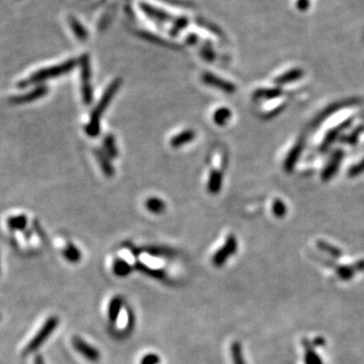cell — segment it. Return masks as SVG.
<instances>
[{
	"label": "cell",
	"instance_id": "1",
	"mask_svg": "<svg viewBox=\"0 0 364 364\" xmlns=\"http://www.w3.org/2000/svg\"><path fill=\"white\" fill-rule=\"evenodd\" d=\"M121 83L122 82H121V79L114 80L108 85L106 90L104 91L102 97L100 98V100L97 103V105L95 106V108L92 111L89 122L87 123V125L85 128L86 134L91 138L97 137L99 135V133H100V121H101L102 115L106 111V108L108 107V105L112 102V100L114 99L115 95L118 93V91L121 87Z\"/></svg>",
	"mask_w": 364,
	"mask_h": 364
},
{
	"label": "cell",
	"instance_id": "2",
	"mask_svg": "<svg viewBox=\"0 0 364 364\" xmlns=\"http://www.w3.org/2000/svg\"><path fill=\"white\" fill-rule=\"evenodd\" d=\"M76 64H77L76 61L69 60L62 63L60 65L44 68L42 70L37 71L34 74H32L31 76H30L27 80H23L20 83V86L21 87H27L29 85L41 83V82H43L45 80H48V79L60 77L62 75H65L68 72H70L72 69H74Z\"/></svg>",
	"mask_w": 364,
	"mask_h": 364
},
{
	"label": "cell",
	"instance_id": "3",
	"mask_svg": "<svg viewBox=\"0 0 364 364\" xmlns=\"http://www.w3.org/2000/svg\"><path fill=\"white\" fill-rule=\"evenodd\" d=\"M58 325H59V319L55 316L50 317L45 322V324L40 329V331L35 334V336L29 342L24 353L26 355H28L32 352H35L47 341V339L53 334L55 329L58 327Z\"/></svg>",
	"mask_w": 364,
	"mask_h": 364
},
{
	"label": "cell",
	"instance_id": "4",
	"mask_svg": "<svg viewBox=\"0 0 364 364\" xmlns=\"http://www.w3.org/2000/svg\"><path fill=\"white\" fill-rule=\"evenodd\" d=\"M81 91L84 103L90 104L93 99V90L91 84L90 61L86 55L81 59Z\"/></svg>",
	"mask_w": 364,
	"mask_h": 364
},
{
	"label": "cell",
	"instance_id": "5",
	"mask_svg": "<svg viewBox=\"0 0 364 364\" xmlns=\"http://www.w3.org/2000/svg\"><path fill=\"white\" fill-rule=\"evenodd\" d=\"M237 248H238V242H237L236 237L233 235H230L227 238L224 246L220 250H217L215 252V254L213 255V257H212L213 265L216 267H221L222 265H224L227 262V260L233 254L236 253Z\"/></svg>",
	"mask_w": 364,
	"mask_h": 364
},
{
	"label": "cell",
	"instance_id": "6",
	"mask_svg": "<svg viewBox=\"0 0 364 364\" xmlns=\"http://www.w3.org/2000/svg\"><path fill=\"white\" fill-rule=\"evenodd\" d=\"M72 344L77 352H79L83 357H85L87 360L96 362L100 359V353L99 351L93 347L87 342H85L82 338L80 337H74L72 339Z\"/></svg>",
	"mask_w": 364,
	"mask_h": 364
},
{
	"label": "cell",
	"instance_id": "7",
	"mask_svg": "<svg viewBox=\"0 0 364 364\" xmlns=\"http://www.w3.org/2000/svg\"><path fill=\"white\" fill-rule=\"evenodd\" d=\"M202 79L205 84H207L211 87H214L216 89L224 91L226 93H234L236 91V87L234 84L217 77L216 75L210 73V72L204 73V75L202 76Z\"/></svg>",
	"mask_w": 364,
	"mask_h": 364
},
{
	"label": "cell",
	"instance_id": "8",
	"mask_svg": "<svg viewBox=\"0 0 364 364\" xmlns=\"http://www.w3.org/2000/svg\"><path fill=\"white\" fill-rule=\"evenodd\" d=\"M47 92H48L47 86L41 85V86H38L37 88H34L33 90L29 91L26 94H22V95H19V96H13L12 98H10V102L13 103V104L29 103V102L42 98L43 96H45L47 94Z\"/></svg>",
	"mask_w": 364,
	"mask_h": 364
},
{
	"label": "cell",
	"instance_id": "9",
	"mask_svg": "<svg viewBox=\"0 0 364 364\" xmlns=\"http://www.w3.org/2000/svg\"><path fill=\"white\" fill-rule=\"evenodd\" d=\"M94 154H95V157L99 163V166H100L102 172L108 177L113 176L115 174V168H114L113 164L110 162V157L105 154V152L96 150L94 152Z\"/></svg>",
	"mask_w": 364,
	"mask_h": 364
},
{
	"label": "cell",
	"instance_id": "10",
	"mask_svg": "<svg viewBox=\"0 0 364 364\" xmlns=\"http://www.w3.org/2000/svg\"><path fill=\"white\" fill-rule=\"evenodd\" d=\"M195 137V133L191 130H185L181 132L180 134L174 136L171 141L170 144L173 148H180L183 145L190 143Z\"/></svg>",
	"mask_w": 364,
	"mask_h": 364
},
{
	"label": "cell",
	"instance_id": "11",
	"mask_svg": "<svg viewBox=\"0 0 364 364\" xmlns=\"http://www.w3.org/2000/svg\"><path fill=\"white\" fill-rule=\"evenodd\" d=\"M223 185V173L220 170H212L208 181V190L212 194L220 192Z\"/></svg>",
	"mask_w": 364,
	"mask_h": 364
},
{
	"label": "cell",
	"instance_id": "12",
	"mask_svg": "<svg viewBox=\"0 0 364 364\" xmlns=\"http://www.w3.org/2000/svg\"><path fill=\"white\" fill-rule=\"evenodd\" d=\"M121 307H122V299L121 297L117 296V297L113 298L111 303L108 304V312H107L108 320L111 323L115 324L118 321Z\"/></svg>",
	"mask_w": 364,
	"mask_h": 364
},
{
	"label": "cell",
	"instance_id": "13",
	"mask_svg": "<svg viewBox=\"0 0 364 364\" xmlns=\"http://www.w3.org/2000/svg\"><path fill=\"white\" fill-rule=\"evenodd\" d=\"M28 217L25 214H19L10 216L7 220V226L10 230L13 231H22L27 228Z\"/></svg>",
	"mask_w": 364,
	"mask_h": 364
},
{
	"label": "cell",
	"instance_id": "14",
	"mask_svg": "<svg viewBox=\"0 0 364 364\" xmlns=\"http://www.w3.org/2000/svg\"><path fill=\"white\" fill-rule=\"evenodd\" d=\"M103 151L110 158H117L119 155V150L116 144L115 137L112 135H107L103 139Z\"/></svg>",
	"mask_w": 364,
	"mask_h": 364
},
{
	"label": "cell",
	"instance_id": "15",
	"mask_svg": "<svg viewBox=\"0 0 364 364\" xmlns=\"http://www.w3.org/2000/svg\"><path fill=\"white\" fill-rule=\"evenodd\" d=\"M113 271L119 277H125L133 271V267L126 261L118 258L114 262Z\"/></svg>",
	"mask_w": 364,
	"mask_h": 364
},
{
	"label": "cell",
	"instance_id": "16",
	"mask_svg": "<svg viewBox=\"0 0 364 364\" xmlns=\"http://www.w3.org/2000/svg\"><path fill=\"white\" fill-rule=\"evenodd\" d=\"M341 158H342V152H336L333 158H332V160L330 161V164L327 166L326 170L323 173V179L328 180L331 176H333L334 174L336 173L338 167H339Z\"/></svg>",
	"mask_w": 364,
	"mask_h": 364
},
{
	"label": "cell",
	"instance_id": "17",
	"mask_svg": "<svg viewBox=\"0 0 364 364\" xmlns=\"http://www.w3.org/2000/svg\"><path fill=\"white\" fill-rule=\"evenodd\" d=\"M63 256L65 259L71 263H77L81 259V253L76 246L73 244H68L63 251Z\"/></svg>",
	"mask_w": 364,
	"mask_h": 364
},
{
	"label": "cell",
	"instance_id": "18",
	"mask_svg": "<svg viewBox=\"0 0 364 364\" xmlns=\"http://www.w3.org/2000/svg\"><path fill=\"white\" fill-rule=\"evenodd\" d=\"M146 208L149 212L155 214H159L165 211L166 209V205L165 203L158 198V197H150L147 202H146Z\"/></svg>",
	"mask_w": 364,
	"mask_h": 364
},
{
	"label": "cell",
	"instance_id": "19",
	"mask_svg": "<svg viewBox=\"0 0 364 364\" xmlns=\"http://www.w3.org/2000/svg\"><path fill=\"white\" fill-rule=\"evenodd\" d=\"M144 252L156 257H171L174 252L168 248L158 247V246H148L144 248Z\"/></svg>",
	"mask_w": 364,
	"mask_h": 364
},
{
	"label": "cell",
	"instance_id": "20",
	"mask_svg": "<svg viewBox=\"0 0 364 364\" xmlns=\"http://www.w3.org/2000/svg\"><path fill=\"white\" fill-rule=\"evenodd\" d=\"M231 355L234 364H246L243 354L242 346L240 342H233L231 345Z\"/></svg>",
	"mask_w": 364,
	"mask_h": 364
},
{
	"label": "cell",
	"instance_id": "21",
	"mask_svg": "<svg viewBox=\"0 0 364 364\" xmlns=\"http://www.w3.org/2000/svg\"><path fill=\"white\" fill-rule=\"evenodd\" d=\"M231 117H232L231 111L229 108L222 107V108H219L217 111H215V113L213 115V121L217 125H225L231 119Z\"/></svg>",
	"mask_w": 364,
	"mask_h": 364
},
{
	"label": "cell",
	"instance_id": "22",
	"mask_svg": "<svg viewBox=\"0 0 364 364\" xmlns=\"http://www.w3.org/2000/svg\"><path fill=\"white\" fill-rule=\"evenodd\" d=\"M303 74V71L300 70V69H294V70H290L289 72L281 75L280 77H278L276 79V83L278 84H285V83H288V82H292L294 80H297L298 78H300Z\"/></svg>",
	"mask_w": 364,
	"mask_h": 364
},
{
	"label": "cell",
	"instance_id": "23",
	"mask_svg": "<svg viewBox=\"0 0 364 364\" xmlns=\"http://www.w3.org/2000/svg\"><path fill=\"white\" fill-rule=\"evenodd\" d=\"M136 268L138 270H140L141 272L146 273L147 275H150V276H153L155 278H163L165 276V273L162 270H159V269H152L149 266H146L144 265L143 263H137L136 264Z\"/></svg>",
	"mask_w": 364,
	"mask_h": 364
},
{
	"label": "cell",
	"instance_id": "24",
	"mask_svg": "<svg viewBox=\"0 0 364 364\" xmlns=\"http://www.w3.org/2000/svg\"><path fill=\"white\" fill-rule=\"evenodd\" d=\"M303 148V144L300 143L298 145H296V147L294 148V150L290 152V155L288 156V158L286 159V163H285V168L287 170H289L290 168H293V166L296 164V161L300 155V153L302 151Z\"/></svg>",
	"mask_w": 364,
	"mask_h": 364
},
{
	"label": "cell",
	"instance_id": "25",
	"mask_svg": "<svg viewBox=\"0 0 364 364\" xmlns=\"http://www.w3.org/2000/svg\"><path fill=\"white\" fill-rule=\"evenodd\" d=\"M336 272L343 280H349L354 276L355 269L351 266H336Z\"/></svg>",
	"mask_w": 364,
	"mask_h": 364
},
{
	"label": "cell",
	"instance_id": "26",
	"mask_svg": "<svg viewBox=\"0 0 364 364\" xmlns=\"http://www.w3.org/2000/svg\"><path fill=\"white\" fill-rule=\"evenodd\" d=\"M70 24H71V27H72V29L74 30V32H75V34H76V37H77L78 39H80V40H85V39L87 38V32H86V30H85V29H84L77 21L71 20Z\"/></svg>",
	"mask_w": 364,
	"mask_h": 364
},
{
	"label": "cell",
	"instance_id": "27",
	"mask_svg": "<svg viewBox=\"0 0 364 364\" xmlns=\"http://www.w3.org/2000/svg\"><path fill=\"white\" fill-rule=\"evenodd\" d=\"M318 246H319L320 249H322V250L328 252L329 254H331L335 258H338V257H340V256L342 255L341 250L335 248L332 245H329V244H327L326 242H319L318 243Z\"/></svg>",
	"mask_w": 364,
	"mask_h": 364
},
{
	"label": "cell",
	"instance_id": "28",
	"mask_svg": "<svg viewBox=\"0 0 364 364\" xmlns=\"http://www.w3.org/2000/svg\"><path fill=\"white\" fill-rule=\"evenodd\" d=\"M160 361H161V359L157 354L149 353L142 358L141 364H159Z\"/></svg>",
	"mask_w": 364,
	"mask_h": 364
},
{
	"label": "cell",
	"instance_id": "29",
	"mask_svg": "<svg viewBox=\"0 0 364 364\" xmlns=\"http://www.w3.org/2000/svg\"><path fill=\"white\" fill-rule=\"evenodd\" d=\"M273 212L277 215V216H281L285 213V207L284 205L280 202V201H276V203H274L273 206Z\"/></svg>",
	"mask_w": 364,
	"mask_h": 364
},
{
	"label": "cell",
	"instance_id": "30",
	"mask_svg": "<svg viewBox=\"0 0 364 364\" xmlns=\"http://www.w3.org/2000/svg\"><path fill=\"white\" fill-rule=\"evenodd\" d=\"M363 171L364 160L363 161H361L359 164H357V165H355V166H353V167L351 168V170H350V172H349V175H350V176H355V175L360 174V173L363 172Z\"/></svg>",
	"mask_w": 364,
	"mask_h": 364
},
{
	"label": "cell",
	"instance_id": "31",
	"mask_svg": "<svg viewBox=\"0 0 364 364\" xmlns=\"http://www.w3.org/2000/svg\"><path fill=\"white\" fill-rule=\"evenodd\" d=\"M296 6L300 11H306L310 7V0H297Z\"/></svg>",
	"mask_w": 364,
	"mask_h": 364
},
{
	"label": "cell",
	"instance_id": "32",
	"mask_svg": "<svg viewBox=\"0 0 364 364\" xmlns=\"http://www.w3.org/2000/svg\"><path fill=\"white\" fill-rule=\"evenodd\" d=\"M202 54H203V57L207 61L211 62V61L214 60V53H213L212 48H204Z\"/></svg>",
	"mask_w": 364,
	"mask_h": 364
},
{
	"label": "cell",
	"instance_id": "33",
	"mask_svg": "<svg viewBox=\"0 0 364 364\" xmlns=\"http://www.w3.org/2000/svg\"><path fill=\"white\" fill-rule=\"evenodd\" d=\"M325 344H326L325 339H324V338H321V337L315 339V341L313 342V345H315V346H324Z\"/></svg>",
	"mask_w": 364,
	"mask_h": 364
},
{
	"label": "cell",
	"instance_id": "34",
	"mask_svg": "<svg viewBox=\"0 0 364 364\" xmlns=\"http://www.w3.org/2000/svg\"><path fill=\"white\" fill-rule=\"evenodd\" d=\"M354 269L355 271H363L364 270V260H361V261H358L355 266H354Z\"/></svg>",
	"mask_w": 364,
	"mask_h": 364
},
{
	"label": "cell",
	"instance_id": "35",
	"mask_svg": "<svg viewBox=\"0 0 364 364\" xmlns=\"http://www.w3.org/2000/svg\"><path fill=\"white\" fill-rule=\"evenodd\" d=\"M34 364H45V360L42 355H38L34 358Z\"/></svg>",
	"mask_w": 364,
	"mask_h": 364
},
{
	"label": "cell",
	"instance_id": "36",
	"mask_svg": "<svg viewBox=\"0 0 364 364\" xmlns=\"http://www.w3.org/2000/svg\"><path fill=\"white\" fill-rule=\"evenodd\" d=\"M0 320H1V317H0Z\"/></svg>",
	"mask_w": 364,
	"mask_h": 364
},
{
	"label": "cell",
	"instance_id": "37",
	"mask_svg": "<svg viewBox=\"0 0 364 364\" xmlns=\"http://www.w3.org/2000/svg\"><path fill=\"white\" fill-rule=\"evenodd\" d=\"M0 271H1V269H0Z\"/></svg>",
	"mask_w": 364,
	"mask_h": 364
}]
</instances>
